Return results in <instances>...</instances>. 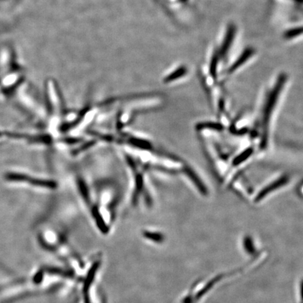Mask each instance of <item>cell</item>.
<instances>
[{
	"label": "cell",
	"mask_w": 303,
	"mask_h": 303,
	"mask_svg": "<svg viewBox=\"0 0 303 303\" xmlns=\"http://www.w3.org/2000/svg\"><path fill=\"white\" fill-rule=\"evenodd\" d=\"M266 256L267 253L264 250H262L260 253L253 257V260L250 261L249 263L240 268L239 269L217 275L208 280L207 278V279H201L196 281L180 299V303H199L208 292L211 291L212 289L215 288V286L220 284L222 282L225 281V280L228 278L236 277L243 273L251 270L253 268L258 266L266 258Z\"/></svg>",
	"instance_id": "1"
},
{
	"label": "cell",
	"mask_w": 303,
	"mask_h": 303,
	"mask_svg": "<svg viewBox=\"0 0 303 303\" xmlns=\"http://www.w3.org/2000/svg\"><path fill=\"white\" fill-rule=\"evenodd\" d=\"M18 56L17 52L10 44L0 45V71H19Z\"/></svg>",
	"instance_id": "2"
},
{
	"label": "cell",
	"mask_w": 303,
	"mask_h": 303,
	"mask_svg": "<svg viewBox=\"0 0 303 303\" xmlns=\"http://www.w3.org/2000/svg\"><path fill=\"white\" fill-rule=\"evenodd\" d=\"M286 80V75L284 74L280 75L278 77L277 81H276V85H275L274 88H273L270 94H269V97H268L263 113V126L264 130H265L268 122H269V120L270 119L271 113H272L273 110H274V106L276 105V102H277L278 95H279L280 92H281Z\"/></svg>",
	"instance_id": "3"
},
{
	"label": "cell",
	"mask_w": 303,
	"mask_h": 303,
	"mask_svg": "<svg viewBox=\"0 0 303 303\" xmlns=\"http://www.w3.org/2000/svg\"><path fill=\"white\" fill-rule=\"evenodd\" d=\"M288 177L283 176L280 178L279 179L276 180V181L273 182L270 185L264 187V188L260 191V193L257 194L256 198H255V201H259L262 200L268 194L271 193L273 191L277 190L279 187L285 185V184L288 183Z\"/></svg>",
	"instance_id": "4"
},
{
	"label": "cell",
	"mask_w": 303,
	"mask_h": 303,
	"mask_svg": "<svg viewBox=\"0 0 303 303\" xmlns=\"http://www.w3.org/2000/svg\"><path fill=\"white\" fill-rule=\"evenodd\" d=\"M242 248L244 253L249 256H255L260 253L257 248L256 241L251 236L246 235L243 238Z\"/></svg>",
	"instance_id": "5"
},
{
	"label": "cell",
	"mask_w": 303,
	"mask_h": 303,
	"mask_svg": "<svg viewBox=\"0 0 303 303\" xmlns=\"http://www.w3.org/2000/svg\"><path fill=\"white\" fill-rule=\"evenodd\" d=\"M236 27L234 25H230L227 29V33L223 43H222L221 50H220V57H224L228 52L229 47H231L234 40L236 33Z\"/></svg>",
	"instance_id": "6"
},
{
	"label": "cell",
	"mask_w": 303,
	"mask_h": 303,
	"mask_svg": "<svg viewBox=\"0 0 303 303\" xmlns=\"http://www.w3.org/2000/svg\"><path fill=\"white\" fill-rule=\"evenodd\" d=\"M254 50L252 48H248L244 50L242 54L239 58L237 60L232 64V66L229 68L228 70V73H232L233 72L236 71L238 68L241 67L243 64L246 63V61L251 57L252 55H253Z\"/></svg>",
	"instance_id": "7"
},
{
	"label": "cell",
	"mask_w": 303,
	"mask_h": 303,
	"mask_svg": "<svg viewBox=\"0 0 303 303\" xmlns=\"http://www.w3.org/2000/svg\"><path fill=\"white\" fill-rule=\"evenodd\" d=\"M253 153V150L251 148L247 149V150L243 151L242 153L238 155L235 159L233 161V164L234 166H238L239 164H242L243 162L248 159V157Z\"/></svg>",
	"instance_id": "8"
},
{
	"label": "cell",
	"mask_w": 303,
	"mask_h": 303,
	"mask_svg": "<svg viewBox=\"0 0 303 303\" xmlns=\"http://www.w3.org/2000/svg\"><path fill=\"white\" fill-rule=\"evenodd\" d=\"M198 129H212V130L221 131L223 127L221 124L215 122H204L197 125Z\"/></svg>",
	"instance_id": "9"
},
{
	"label": "cell",
	"mask_w": 303,
	"mask_h": 303,
	"mask_svg": "<svg viewBox=\"0 0 303 303\" xmlns=\"http://www.w3.org/2000/svg\"><path fill=\"white\" fill-rule=\"evenodd\" d=\"M144 236L145 239L150 240V241H154V243H158L159 242L162 243L163 237L162 234H159L158 232H147L145 233Z\"/></svg>",
	"instance_id": "10"
},
{
	"label": "cell",
	"mask_w": 303,
	"mask_h": 303,
	"mask_svg": "<svg viewBox=\"0 0 303 303\" xmlns=\"http://www.w3.org/2000/svg\"><path fill=\"white\" fill-rule=\"evenodd\" d=\"M218 56L215 54L212 59L211 65H210V73L213 78H215L216 75L217 66H218Z\"/></svg>",
	"instance_id": "11"
},
{
	"label": "cell",
	"mask_w": 303,
	"mask_h": 303,
	"mask_svg": "<svg viewBox=\"0 0 303 303\" xmlns=\"http://www.w3.org/2000/svg\"><path fill=\"white\" fill-rule=\"evenodd\" d=\"M303 33V27L297 28V29L290 30L285 33V37L286 38H292L295 37L300 36Z\"/></svg>",
	"instance_id": "12"
},
{
	"label": "cell",
	"mask_w": 303,
	"mask_h": 303,
	"mask_svg": "<svg viewBox=\"0 0 303 303\" xmlns=\"http://www.w3.org/2000/svg\"><path fill=\"white\" fill-rule=\"evenodd\" d=\"M297 297H298V303H303V278L300 280L298 285V293H297Z\"/></svg>",
	"instance_id": "13"
},
{
	"label": "cell",
	"mask_w": 303,
	"mask_h": 303,
	"mask_svg": "<svg viewBox=\"0 0 303 303\" xmlns=\"http://www.w3.org/2000/svg\"><path fill=\"white\" fill-rule=\"evenodd\" d=\"M295 1L299 2V3H303V0H295Z\"/></svg>",
	"instance_id": "14"
}]
</instances>
